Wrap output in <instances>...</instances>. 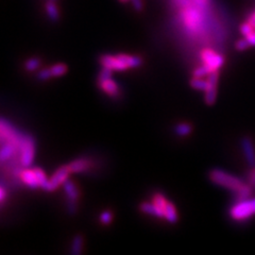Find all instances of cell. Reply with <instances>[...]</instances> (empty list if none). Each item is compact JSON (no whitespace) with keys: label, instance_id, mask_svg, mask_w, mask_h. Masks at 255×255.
Segmentation results:
<instances>
[{"label":"cell","instance_id":"6da1fadb","mask_svg":"<svg viewBox=\"0 0 255 255\" xmlns=\"http://www.w3.org/2000/svg\"><path fill=\"white\" fill-rule=\"evenodd\" d=\"M102 67H106L111 70L125 71L131 68H136L141 66L142 59L139 56H132L127 54L118 55H102L99 59Z\"/></svg>","mask_w":255,"mask_h":255},{"label":"cell","instance_id":"7a4b0ae2","mask_svg":"<svg viewBox=\"0 0 255 255\" xmlns=\"http://www.w3.org/2000/svg\"><path fill=\"white\" fill-rule=\"evenodd\" d=\"M180 16H181L184 28L191 34H196L203 31L205 25L204 10L190 2L181 7Z\"/></svg>","mask_w":255,"mask_h":255},{"label":"cell","instance_id":"3957f363","mask_svg":"<svg viewBox=\"0 0 255 255\" xmlns=\"http://www.w3.org/2000/svg\"><path fill=\"white\" fill-rule=\"evenodd\" d=\"M208 177L214 184L224 187V189H228L234 192H237L239 190L243 189L246 184L242 179L217 168L209 171Z\"/></svg>","mask_w":255,"mask_h":255},{"label":"cell","instance_id":"277c9868","mask_svg":"<svg viewBox=\"0 0 255 255\" xmlns=\"http://www.w3.org/2000/svg\"><path fill=\"white\" fill-rule=\"evenodd\" d=\"M230 215L234 220L238 221L250 218L255 215V198L238 201V203L231 208Z\"/></svg>","mask_w":255,"mask_h":255},{"label":"cell","instance_id":"5b68a950","mask_svg":"<svg viewBox=\"0 0 255 255\" xmlns=\"http://www.w3.org/2000/svg\"><path fill=\"white\" fill-rule=\"evenodd\" d=\"M19 162L24 167H30L35 155V142L31 135H25L19 151Z\"/></svg>","mask_w":255,"mask_h":255},{"label":"cell","instance_id":"8992f818","mask_svg":"<svg viewBox=\"0 0 255 255\" xmlns=\"http://www.w3.org/2000/svg\"><path fill=\"white\" fill-rule=\"evenodd\" d=\"M64 191L67 199V209L70 214H76L78 211V202L81 197V191L76 182L67 180L64 183Z\"/></svg>","mask_w":255,"mask_h":255},{"label":"cell","instance_id":"52a82bcc","mask_svg":"<svg viewBox=\"0 0 255 255\" xmlns=\"http://www.w3.org/2000/svg\"><path fill=\"white\" fill-rule=\"evenodd\" d=\"M70 175H71V171L68 164L63 165V166L58 168L55 171V174L52 175L51 178L49 179L46 191H55L56 190L59 189L60 186L64 185V183L68 180Z\"/></svg>","mask_w":255,"mask_h":255},{"label":"cell","instance_id":"ba28073f","mask_svg":"<svg viewBox=\"0 0 255 255\" xmlns=\"http://www.w3.org/2000/svg\"><path fill=\"white\" fill-rule=\"evenodd\" d=\"M201 59L203 64L211 67L213 70H218L224 64V58L221 55H218L213 49L205 48L201 51Z\"/></svg>","mask_w":255,"mask_h":255},{"label":"cell","instance_id":"9c48e42d","mask_svg":"<svg viewBox=\"0 0 255 255\" xmlns=\"http://www.w3.org/2000/svg\"><path fill=\"white\" fill-rule=\"evenodd\" d=\"M219 72L214 70L207 76V88L205 91V103L207 106H213L217 98V84H218Z\"/></svg>","mask_w":255,"mask_h":255},{"label":"cell","instance_id":"30bf717a","mask_svg":"<svg viewBox=\"0 0 255 255\" xmlns=\"http://www.w3.org/2000/svg\"><path fill=\"white\" fill-rule=\"evenodd\" d=\"M19 180L20 182L26 185L27 187L31 190H37L41 189V183L39 177H37V174L35 171V168H28L26 167V169L21 170L19 172Z\"/></svg>","mask_w":255,"mask_h":255},{"label":"cell","instance_id":"8fae6325","mask_svg":"<svg viewBox=\"0 0 255 255\" xmlns=\"http://www.w3.org/2000/svg\"><path fill=\"white\" fill-rule=\"evenodd\" d=\"M97 84H98L101 91L110 96L111 98H119V96L122 94L121 87L117 84V82L112 78L97 79Z\"/></svg>","mask_w":255,"mask_h":255},{"label":"cell","instance_id":"7c38bea8","mask_svg":"<svg viewBox=\"0 0 255 255\" xmlns=\"http://www.w3.org/2000/svg\"><path fill=\"white\" fill-rule=\"evenodd\" d=\"M241 144L245 159L248 162V165L251 168L255 167V148L253 145V141L250 137L244 136L241 140Z\"/></svg>","mask_w":255,"mask_h":255},{"label":"cell","instance_id":"4fadbf2b","mask_svg":"<svg viewBox=\"0 0 255 255\" xmlns=\"http://www.w3.org/2000/svg\"><path fill=\"white\" fill-rule=\"evenodd\" d=\"M92 161L87 157H80L68 164L71 174H84L92 168Z\"/></svg>","mask_w":255,"mask_h":255},{"label":"cell","instance_id":"5bb4252c","mask_svg":"<svg viewBox=\"0 0 255 255\" xmlns=\"http://www.w3.org/2000/svg\"><path fill=\"white\" fill-rule=\"evenodd\" d=\"M45 12H46L48 18L52 22H58L61 18V13H60L59 6L57 5L56 1L54 0H47L45 2Z\"/></svg>","mask_w":255,"mask_h":255},{"label":"cell","instance_id":"9a60e30c","mask_svg":"<svg viewBox=\"0 0 255 255\" xmlns=\"http://www.w3.org/2000/svg\"><path fill=\"white\" fill-rule=\"evenodd\" d=\"M139 211L146 215L156 217V218H164V215L152 202H141L139 204Z\"/></svg>","mask_w":255,"mask_h":255},{"label":"cell","instance_id":"2e32d148","mask_svg":"<svg viewBox=\"0 0 255 255\" xmlns=\"http://www.w3.org/2000/svg\"><path fill=\"white\" fill-rule=\"evenodd\" d=\"M251 47H255V31H253L249 35H246L244 39L239 40L235 44V48L238 51H245Z\"/></svg>","mask_w":255,"mask_h":255},{"label":"cell","instance_id":"e0dca14e","mask_svg":"<svg viewBox=\"0 0 255 255\" xmlns=\"http://www.w3.org/2000/svg\"><path fill=\"white\" fill-rule=\"evenodd\" d=\"M164 218L170 223H177L178 220H179V215H178V212H177V208H176L175 204L170 201H168V203H167Z\"/></svg>","mask_w":255,"mask_h":255},{"label":"cell","instance_id":"ac0fdd59","mask_svg":"<svg viewBox=\"0 0 255 255\" xmlns=\"http://www.w3.org/2000/svg\"><path fill=\"white\" fill-rule=\"evenodd\" d=\"M152 203L160 209L163 215H165V211H166V206L168 203V200L165 198V196L161 192H155L151 200Z\"/></svg>","mask_w":255,"mask_h":255},{"label":"cell","instance_id":"d6986e66","mask_svg":"<svg viewBox=\"0 0 255 255\" xmlns=\"http://www.w3.org/2000/svg\"><path fill=\"white\" fill-rule=\"evenodd\" d=\"M84 248V237L78 234L73 237L71 243V253L74 255L81 254Z\"/></svg>","mask_w":255,"mask_h":255},{"label":"cell","instance_id":"ffe728a7","mask_svg":"<svg viewBox=\"0 0 255 255\" xmlns=\"http://www.w3.org/2000/svg\"><path fill=\"white\" fill-rule=\"evenodd\" d=\"M49 68L52 73V77L54 78L62 77V76H64V74H66L67 71H68V67H67V65L64 63H57L55 65L50 66Z\"/></svg>","mask_w":255,"mask_h":255},{"label":"cell","instance_id":"44dd1931","mask_svg":"<svg viewBox=\"0 0 255 255\" xmlns=\"http://www.w3.org/2000/svg\"><path fill=\"white\" fill-rule=\"evenodd\" d=\"M42 65V60L40 58H36V57H32L28 59L27 61L25 62V69L29 72H34L35 70H37L41 67Z\"/></svg>","mask_w":255,"mask_h":255},{"label":"cell","instance_id":"7402d4cb","mask_svg":"<svg viewBox=\"0 0 255 255\" xmlns=\"http://www.w3.org/2000/svg\"><path fill=\"white\" fill-rule=\"evenodd\" d=\"M192 126L189 123H181L175 127V132L179 136H187L192 132Z\"/></svg>","mask_w":255,"mask_h":255},{"label":"cell","instance_id":"603a6c76","mask_svg":"<svg viewBox=\"0 0 255 255\" xmlns=\"http://www.w3.org/2000/svg\"><path fill=\"white\" fill-rule=\"evenodd\" d=\"M190 83H191V86L192 88L198 89V91H203V92L206 91L207 85H208L207 80H204V79H202V78H196V77H193L191 80Z\"/></svg>","mask_w":255,"mask_h":255},{"label":"cell","instance_id":"cb8c5ba5","mask_svg":"<svg viewBox=\"0 0 255 255\" xmlns=\"http://www.w3.org/2000/svg\"><path fill=\"white\" fill-rule=\"evenodd\" d=\"M114 220V213L111 209H106L99 216V221L102 226H110Z\"/></svg>","mask_w":255,"mask_h":255},{"label":"cell","instance_id":"d4e9b609","mask_svg":"<svg viewBox=\"0 0 255 255\" xmlns=\"http://www.w3.org/2000/svg\"><path fill=\"white\" fill-rule=\"evenodd\" d=\"M252 192H253L252 187L249 184H245L243 189H241L235 193H236V197H237L238 201H243V200L248 199L252 194Z\"/></svg>","mask_w":255,"mask_h":255},{"label":"cell","instance_id":"484cf974","mask_svg":"<svg viewBox=\"0 0 255 255\" xmlns=\"http://www.w3.org/2000/svg\"><path fill=\"white\" fill-rule=\"evenodd\" d=\"M212 71H214L211 67L203 64L202 66L198 67V68H196L193 70L192 72V77H196V78H203V77H207L209 73H211Z\"/></svg>","mask_w":255,"mask_h":255},{"label":"cell","instance_id":"4316f807","mask_svg":"<svg viewBox=\"0 0 255 255\" xmlns=\"http://www.w3.org/2000/svg\"><path fill=\"white\" fill-rule=\"evenodd\" d=\"M36 78H37V80H40V81H48L54 77H52L50 68H49V67H47V68H42L39 72H37Z\"/></svg>","mask_w":255,"mask_h":255},{"label":"cell","instance_id":"83f0119b","mask_svg":"<svg viewBox=\"0 0 255 255\" xmlns=\"http://www.w3.org/2000/svg\"><path fill=\"white\" fill-rule=\"evenodd\" d=\"M239 31H241V33L246 36V35H249L250 33H252L253 31H255V29L249 24L248 21H245L244 24H242L241 28H239Z\"/></svg>","mask_w":255,"mask_h":255},{"label":"cell","instance_id":"f1b7e54d","mask_svg":"<svg viewBox=\"0 0 255 255\" xmlns=\"http://www.w3.org/2000/svg\"><path fill=\"white\" fill-rule=\"evenodd\" d=\"M248 178H249V185L252 187L253 191H255V167L251 168Z\"/></svg>","mask_w":255,"mask_h":255},{"label":"cell","instance_id":"f546056e","mask_svg":"<svg viewBox=\"0 0 255 255\" xmlns=\"http://www.w3.org/2000/svg\"><path fill=\"white\" fill-rule=\"evenodd\" d=\"M131 2L134 6L135 11L137 12H141L142 10H144V3H142L141 0H131Z\"/></svg>","mask_w":255,"mask_h":255},{"label":"cell","instance_id":"4dcf8cb0","mask_svg":"<svg viewBox=\"0 0 255 255\" xmlns=\"http://www.w3.org/2000/svg\"><path fill=\"white\" fill-rule=\"evenodd\" d=\"M6 197H7L6 190L3 189L2 186H0V203H2V202H4Z\"/></svg>","mask_w":255,"mask_h":255},{"label":"cell","instance_id":"1f68e13d","mask_svg":"<svg viewBox=\"0 0 255 255\" xmlns=\"http://www.w3.org/2000/svg\"><path fill=\"white\" fill-rule=\"evenodd\" d=\"M247 21H248L249 24H250V25L255 29V11L250 15L249 18L247 19Z\"/></svg>","mask_w":255,"mask_h":255},{"label":"cell","instance_id":"d6a6232c","mask_svg":"<svg viewBox=\"0 0 255 255\" xmlns=\"http://www.w3.org/2000/svg\"><path fill=\"white\" fill-rule=\"evenodd\" d=\"M119 1L123 2V3H125V2H128V1H129V0H119Z\"/></svg>","mask_w":255,"mask_h":255},{"label":"cell","instance_id":"836d02e7","mask_svg":"<svg viewBox=\"0 0 255 255\" xmlns=\"http://www.w3.org/2000/svg\"><path fill=\"white\" fill-rule=\"evenodd\" d=\"M54 1H57V0H54Z\"/></svg>","mask_w":255,"mask_h":255}]
</instances>
